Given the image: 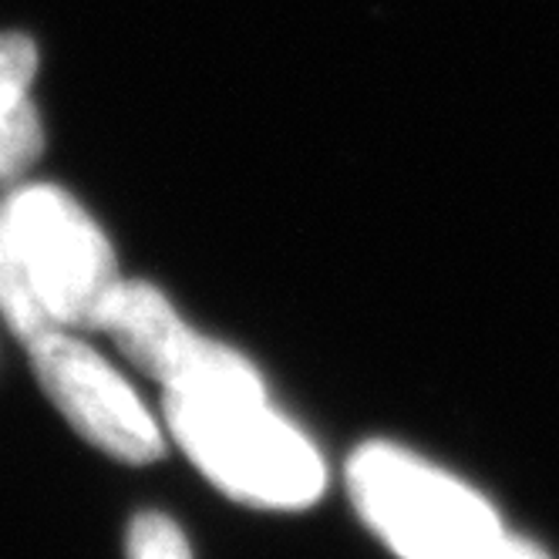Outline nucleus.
<instances>
[{
    "label": "nucleus",
    "instance_id": "1",
    "mask_svg": "<svg viewBox=\"0 0 559 559\" xmlns=\"http://www.w3.org/2000/svg\"><path fill=\"white\" fill-rule=\"evenodd\" d=\"M173 442L226 496L260 509H304L328 489L310 438L280 415L243 354L223 347L195 378L163 388Z\"/></svg>",
    "mask_w": 559,
    "mask_h": 559
},
{
    "label": "nucleus",
    "instance_id": "2",
    "mask_svg": "<svg viewBox=\"0 0 559 559\" xmlns=\"http://www.w3.org/2000/svg\"><path fill=\"white\" fill-rule=\"evenodd\" d=\"M122 284L92 213L55 186H21L0 203V313L31 344L98 331Z\"/></svg>",
    "mask_w": 559,
    "mask_h": 559
},
{
    "label": "nucleus",
    "instance_id": "3",
    "mask_svg": "<svg viewBox=\"0 0 559 559\" xmlns=\"http://www.w3.org/2000/svg\"><path fill=\"white\" fill-rule=\"evenodd\" d=\"M347 489L365 523L402 559H459L506 530L472 486L388 442L350 455Z\"/></svg>",
    "mask_w": 559,
    "mask_h": 559
},
{
    "label": "nucleus",
    "instance_id": "4",
    "mask_svg": "<svg viewBox=\"0 0 559 559\" xmlns=\"http://www.w3.org/2000/svg\"><path fill=\"white\" fill-rule=\"evenodd\" d=\"M37 384L64 421L105 455L145 465L163 455V428L105 357L78 334H48L27 344Z\"/></svg>",
    "mask_w": 559,
    "mask_h": 559
},
{
    "label": "nucleus",
    "instance_id": "5",
    "mask_svg": "<svg viewBox=\"0 0 559 559\" xmlns=\"http://www.w3.org/2000/svg\"><path fill=\"white\" fill-rule=\"evenodd\" d=\"M98 331H105L139 371L163 388L195 378L223 347L192 331L166 294L145 280H122L115 287Z\"/></svg>",
    "mask_w": 559,
    "mask_h": 559
},
{
    "label": "nucleus",
    "instance_id": "6",
    "mask_svg": "<svg viewBox=\"0 0 559 559\" xmlns=\"http://www.w3.org/2000/svg\"><path fill=\"white\" fill-rule=\"evenodd\" d=\"M37 48L24 34H0V186H14L45 148L41 115L31 98Z\"/></svg>",
    "mask_w": 559,
    "mask_h": 559
},
{
    "label": "nucleus",
    "instance_id": "7",
    "mask_svg": "<svg viewBox=\"0 0 559 559\" xmlns=\"http://www.w3.org/2000/svg\"><path fill=\"white\" fill-rule=\"evenodd\" d=\"M129 559H192L182 530L163 512H139L129 526Z\"/></svg>",
    "mask_w": 559,
    "mask_h": 559
},
{
    "label": "nucleus",
    "instance_id": "8",
    "mask_svg": "<svg viewBox=\"0 0 559 559\" xmlns=\"http://www.w3.org/2000/svg\"><path fill=\"white\" fill-rule=\"evenodd\" d=\"M459 559H552V556L546 549H539L536 543L502 530V533H496L492 539H486L483 546H475L472 552H465Z\"/></svg>",
    "mask_w": 559,
    "mask_h": 559
}]
</instances>
